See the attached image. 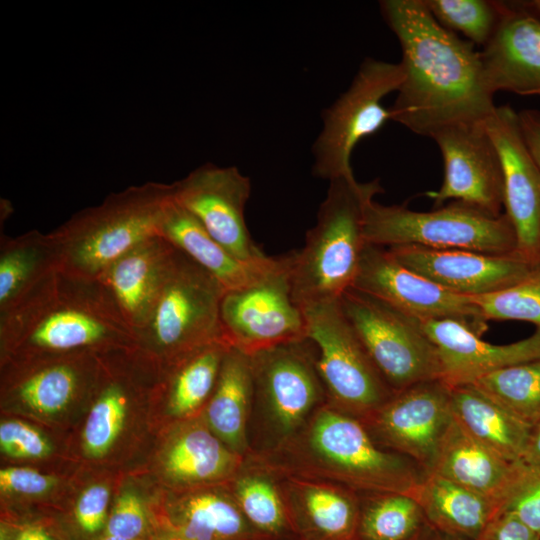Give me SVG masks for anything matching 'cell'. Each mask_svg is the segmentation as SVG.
I'll return each mask as SVG.
<instances>
[{"label":"cell","instance_id":"24","mask_svg":"<svg viewBox=\"0 0 540 540\" xmlns=\"http://www.w3.org/2000/svg\"><path fill=\"white\" fill-rule=\"evenodd\" d=\"M244 459L197 416L181 420L172 430L162 450L161 468L167 480L185 492L228 483Z\"/></svg>","mask_w":540,"mask_h":540},{"label":"cell","instance_id":"9","mask_svg":"<svg viewBox=\"0 0 540 540\" xmlns=\"http://www.w3.org/2000/svg\"><path fill=\"white\" fill-rule=\"evenodd\" d=\"M307 338L317 349V369L327 402L363 421L395 393L380 374L339 299L301 309Z\"/></svg>","mask_w":540,"mask_h":540},{"label":"cell","instance_id":"32","mask_svg":"<svg viewBox=\"0 0 540 540\" xmlns=\"http://www.w3.org/2000/svg\"><path fill=\"white\" fill-rule=\"evenodd\" d=\"M229 348L223 342L212 343L162 367L161 387L170 416L179 421L200 416Z\"/></svg>","mask_w":540,"mask_h":540},{"label":"cell","instance_id":"20","mask_svg":"<svg viewBox=\"0 0 540 540\" xmlns=\"http://www.w3.org/2000/svg\"><path fill=\"white\" fill-rule=\"evenodd\" d=\"M418 322L436 347L441 379L450 386L471 384L498 369L540 359V328L523 340L495 345L457 320Z\"/></svg>","mask_w":540,"mask_h":540},{"label":"cell","instance_id":"33","mask_svg":"<svg viewBox=\"0 0 540 540\" xmlns=\"http://www.w3.org/2000/svg\"><path fill=\"white\" fill-rule=\"evenodd\" d=\"M60 268L49 233L31 230L0 238V314L19 302L50 273Z\"/></svg>","mask_w":540,"mask_h":540},{"label":"cell","instance_id":"15","mask_svg":"<svg viewBox=\"0 0 540 540\" xmlns=\"http://www.w3.org/2000/svg\"><path fill=\"white\" fill-rule=\"evenodd\" d=\"M172 184L175 200L233 257L250 264L268 259L249 233L251 181L237 167L206 163Z\"/></svg>","mask_w":540,"mask_h":540},{"label":"cell","instance_id":"22","mask_svg":"<svg viewBox=\"0 0 540 540\" xmlns=\"http://www.w3.org/2000/svg\"><path fill=\"white\" fill-rule=\"evenodd\" d=\"M176 252L166 239L154 236L122 255L98 278L135 336L154 308Z\"/></svg>","mask_w":540,"mask_h":540},{"label":"cell","instance_id":"26","mask_svg":"<svg viewBox=\"0 0 540 540\" xmlns=\"http://www.w3.org/2000/svg\"><path fill=\"white\" fill-rule=\"evenodd\" d=\"M159 235L211 273L227 290L247 287L275 270L283 256L245 263L228 253L173 197L165 207Z\"/></svg>","mask_w":540,"mask_h":540},{"label":"cell","instance_id":"11","mask_svg":"<svg viewBox=\"0 0 540 540\" xmlns=\"http://www.w3.org/2000/svg\"><path fill=\"white\" fill-rule=\"evenodd\" d=\"M339 304L394 392L441 379L437 349L417 320L353 287L341 295Z\"/></svg>","mask_w":540,"mask_h":540},{"label":"cell","instance_id":"34","mask_svg":"<svg viewBox=\"0 0 540 540\" xmlns=\"http://www.w3.org/2000/svg\"><path fill=\"white\" fill-rule=\"evenodd\" d=\"M428 523L417 500L408 494H360L355 540H410Z\"/></svg>","mask_w":540,"mask_h":540},{"label":"cell","instance_id":"36","mask_svg":"<svg viewBox=\"0 0 540 540\" xmlns=\"http://www.w3.org/2000/svg\"><path fill=\"white\" fill-rule=\"evenodd\" d=\"M434 19L447 30L463 34L484 47L494 35L505 3L489 0H424Z\"/></svg>","mask_w":540,"mask_h":540},{"label":"cell","instance_id":"6","mask_svg":"<svg viewBox=\"0 0 540 540\" xmlns=\"http://www.w3.org/2000/svg\"><path fill=\"white\" fill-rule=\"evenodd\" d=\"M250 361L249 455H261L293 437L327 396L317 369V349L309 338L256 352Z\"/></svg>","mask_w":540,"mask_h":540},{"label":"cell","instance_id":"47","mask_svg":"<svg viewBox=\"0 0 540 540\" xmlns=\"http://www.w3.org/2000/svg\"><path fill=\"white\" fill-rule=\"evenodd\" d=\"M524 5L540 17V0L525 2Z\"/></svg>","mask_w":540,"mask_h":540},{"label":"cell","instance_id":"46","mask_svg":"<svg viewBox=\"0 0 540 540\" xmlns=\"http://www.w3.org/2000/svg\"><path fill=\"white\" fill-rule=\"evenodd\" d=\"M436 534V530L427 524L417 535L410 540H432Z\"/></svg>","mask_w":540,"mask_h":540},{"label":"cell","instance_id":"31","mask_svg":"<svg viewBox=\"0 0 540 540\" xmlns=\"http://www.w3.org/2000/svg\"><path fill=\"white\" fill-rule=\"evenodd\" d=\"M227 487L245 518L266 540H299L279 476L271 469L247 456Z\"/></svg>","mask_w":540,"mask_h":540},{"label":"cell","instance_id":"2","mask_svg":"<svg viewBox=\"0 0 540 540\" xmlns=\"http://www.w3.org/2000/svg\"><path fill=\"white\" fill-rule=\"evenodd\" d=\"M5 360L80 351L101 353L137 345L98 279L58 268L0 314Z\"/></svg>","mask_w":540,"mask_h":540},{"label":"cell","instance_id":"40","mask_svg":"<svg viewBox=\"0 0 540 540\" xmlns=\"http://www.w3.org/2000/svg\"><path fill=\"white\" fill-rule=\"evenodd\" d=\"M0 449L12 458L37 459L50 454L49 440L31 425L8 420L0 425Z\"/></svg>","mask_w":540,"mask_h":540},{"label":"cell","instance_id":"44","mask_svg":"<svg viewBox=\"0 0 540 540\" xmlns=\"http://www.w3.org/2000/svg\"><path fill=\"white\" fill-rule=\"evenodd\" d=\"M518 117L526 144L540 167V111L524 109Z\"/></svg>","mask_w":540,"mask_h":540},{"label":"cell","instance_id":"27","mask_svg":"<svg viewBox=\"0 0 540 540\" xmlns=\"http://www.w3.org/2000/svg\"><path fill=\"white\" fill-rule=\"evenodd\" d=\"M522 461H509L468 435L453 421L432 470L496 503L499 507L515 483Z\"/></svg>","mask_w":540,"mask_h":540},{"label":"cell","instance_id":"42","mask_svg":"<svg viewBox=\"0 0 540 540\" xmlns=\"http://www.w3.org/2000/svg\"><path fill=\"white\" fill-rule=\"evenodd\" d=\"M1 540H65L55 525L40 519L5 521L1 525Z\"/></svg>","mask_w":540,"mask_h":540},{"label":"cell","instance_id":"17","mask_svg":"<svg viewBox=\"0 0 540 540\" xmlns=\"http://www.w3.org/2000/svg\"><path fill=\"white\" fill-rule=\"evenodd\" d=\"M503 175L505 215L517 238L516 253L533 265L540 263V167L524 139L518 113L496 106L485 122Z\"/></svg>","mask_w":540,"mask_h":540},{"label":"cell","instance_id":"35","mask_svg":"<svg viewBox=\"0 0 540 540\" xmlns=\"http://www.w3.org/2000/svg\"><path fill=\"white\" fill-rule=\"evenodd\" d=\"M471 384L526 425L540 421V359L498 369Z\"/></svg>","mask_w":540,"mask_h":540},{"label":"cell","instance_id":"29","mask_svg":"<svg viewBox=\"0 0 540 540\" xmlns=\"http://www.w3.org/2000/svg\"><path fill=\"white\" fill-rule=\"evenodd\" d=\"M413 497L437 532L477 540L499 514L490 499L435 473H426Z\"/></svg>","mask_w":540,"mask_h":540},{"label":"cell","instance_id":"39","mask_svg":"<svg viewBox=\"0 0 540 540\" xmlns=\"http://www.w3.org/2000/svg\"><path fill=\"white\" fill-rule=\"evenodd\" d=\"M110 492L103 484L86 488L73 509V533L77 540H96L104 531L110 511Z\"/></svg>","mask_w":540,"mask_h":540},{"label":"cell","instance_id":"37","mask_svg":"<svg viewBox=\"0 0 540 540\" xmlns=\"http://www.w3.org/2000/svg\"><path fill=\"white\" fill-rule=\"evenodd\" d=\"M470 298L487 322L526 321L540 328V263L515 284L494 293Z\"/></svg>","mask_w":540,"mask_h":540},{"label":"cell","instance_id":"41","mask_svg":"<svg viewBox=\"0 0 540 540\" xmlns=\"http://www.w3.org/2000/svg\"><path fill=\"white\" fill-rule=\"evenodd\" d=\"M55 478L26 467H8L0 471V488L4 492L36 496L49 491Z\"/></svg>","mask_w":540,"mask_h":540},{"label":"cell","instance_id":"5","mask_svg":"<svg viewBox=\"0 0 540 540\" xmlns=\"http://www.w3.org/2000/svg\"><path fill=\"white\" fill-rule=\"evenodd\" d=\"M173 184L146 182L109 194L101 204L74 213L50 232L60 268L87 278L99 276L118 258L159 235Z\"/></svg>","mask_w":540,"mask_h":540},{"label":"cell","instance_id":"3","mask_svg":"<svg viewBox=\"0 0 540 540\" xmlns=\"http://www.w3.org/2000/svg\"><path fill=\"white\" fill-rule=\"evenodd\" d=\"M273 472L336 484L359 494L413 496L426 472L377 445L361 421L326 402L277 449L248 455Z\"/></svg>","mask_w":540,"mask_h":540},{"label":"cell","instance_id":"7","mask_svg":"<svg viewBox=\"0 0 540 540\" xmlns=\"http://www.w3.org/2000/svg\"><path fill=\"white\" fill-rule=\"evenodd\" d=\"M225 292L211 273L177 249L154 308L136 333L137 345L163 367L209 344L226 343L220 318Z\"/></svg>","mask_w":540,"mask_h":540},{"label":"cell","instance_id":"30","mask_svg":"<svg viewBox=\"0 0 540 540\" xmlns=\"http://www.w3.org/2000/svg\"><path fill=\"white\" fill-rule=\"evenodd\" d=\"M451 410L455 422L476 441L509 461H522L530 426L474 385L451 386Z\"/></svg>","mask_w":540,"mask_h":540},{"label":"cell","instance_id":"28","mask_svg":"<svg viewBox=\"0 0 540 540\" xmlns=\"http://www.w3.org/2000/svg\"><path fill=\"white\" fill-rule=\"evenodd\" d=\"M251 402L250 355L230 347L200 417L225 445L244 458L250 454L248 427Z\"/></svg>","mask_w":540,"mask_h":540},{"label":"cell","instance_id":"23","mask_svg":"<svg viewBox=\"0 0 540 540\" xmlns=\"http://www.w3.org/2000/svg\"><path fill=\"white\" fill-rule=\"evenodd\" d=\"M277 475L299 540L356 539L359 493L328 482Z\"/></svg>","mask_w":540,"mask_h":540},{"label":"cell","instance_id":"8","mask_svg":"<svg viewBox=\"0 0 540 540\" xmlns=\"http://www.w3.org/2000/svg\"><path fill=\"white\" fill-rule=\"evenodd\" d=\"M364 236L366 244L384 248L414 245L489 254L517 249L515 230L505 213L493 215L459 201L416 211L373 200L366 209Z\"/></svg>","mask_w":540,"mask_h":540},{"label":"cell","instance_id":"10","mask_svg":"<svg viewBox=\"0 0 540 540\" xmlns=\"http://www.w3.org/2000/svg\"><path fill=\"white\" fill-rule=\"evenodd\" d=\"M404 80L401 63L366 58L350 86L322 113V129L313 146V174L325 180L353 173L351 155L363 138L391 120L382 100Z\"/></svg>","mask_w":540,"mask_h":540},{"label":"cell","instance_id":"43","mask_svg":"<svg viewBox=\"0 0 540 540\" xmlns=\"http://www.w3.org/2000/svg\"><path fill=\"white\" fill-rule=\"evenodd\" d=\"M477 540H540V536L509 513H499Z\"/></svg>","mask_w":540,"mask_h":540},{"label":"cell","instance_id":"25","mask_svg":"<svg viewBox=\"0 0 540 540\" xmlns=\"http://www.w3.org/2000/svg\"><path fill=\"white\" fill-rule=\"evenodd\" d=\"M158 540H266L248 522L227 483L185 491L157 524Z\"/></svg>","mask_w":540,"mask_h":540},{"label":"cell","instance_id":"21","mask_svg":"<svg viewBox=\"0 0 540 540\" xmlns=\"http://www.w3.org/2000/svg\"><path fill=\"white\" fill-rule=\"evenodd\" d=\"M479 54L492 94L540 95V17L524 4L505 3L494 35Z\"/></svg>","mask_w":540,"mask_h":540},{"label":"cell","instance_id":"18","mask_svg":"<svg viewBox=\"0 0 540 540\" xmlns=\"http://www.w3.org/2000/svg\"><path fill=\"white\" fill-rule=\"evenodd\" d=\"M407 268L458 295L476 297L507 288L532 269L517 253L489 254L414 245L386 248Z\"/></svg>","mask_w":540,"mask_h":540},{"label":"cell","instance_id":"19","mask_svg":"<svg viewBox=\"0 0 540 540\" xmlns=\"http://www.w3.org/2000/svg\"><path fill=\"white\" fill-rule=\"evenodd\" d=\"M7 395L30 411L53 415L65 411L93 388L98 353L80 351L8 359Z\"/></svg>","mask_w":540,"mask_h":540},{"label":"cell","instance_id":"14","mask_svg":"<svg viewBox=\"0 0 540 540\" xmlns=\"http://www.w3.org/2000/svg\"><path fill=\"white\" fill-rule=\"evenodd\" d=\"M352 287L418 321L457 320L479 335L487 329V321L470 297L407 268L384 247L366 244Z\"/></svg>","mask_w":540,"mask_h":540},{"label":"cell","instance_id":"4","mask_svg":"<svg viewBox=\"0 0 540 540\" xmlns=\"http://www.w3.org/2000/svg\"><path fill=\"white\" fill-rule=\"evenodd\" d=\"M383 191L378 179L359 182L353 173L329 181L303 248L288 254L291 293L300 309L336 301L352 287L366 246V209Z\"/></svg>","mask_w":540,"mask_h":540},{"label":"cell","instance_id":"45","mask_svg":"<svg viewBox=\"0 0 540 540\" xmlns=\"http://www.w3.org/2000/svg\"><path fill=\"white\" fill-rule=\"evenodd\" d=\"M522 462L540 466V421L530 427Z\"/></svg>","mask_w":540,"mask_h":540},{"label":"cell","instance_id":"13","mask_svg":"<svg viewBox=\"0 0 540 540\" xmlns=\"http://www.w3.org/2000/svg\"><path fill=\"white\" fill-rule=\"evenodd\" d=\"M453 421L451 386L439 378L395 392L361 422L377 445L429 473Z\"/></svg>","mask_w":540,"mask_h":540},{"label":"cell","instance_id":"48","mask_svg":"<svg viewBox=\"0 0 540 540\" xmlns=\"http://www.w3.org/2000/svg\"><path fill=\"white\" fill-rule=\"evenodd\" d=\"M432 540H462V539L445 535L436 531V534Z\"/></svg>","mask_w":540,"mask_h":540},{"label":"cell","instance_id":"38","mask_svg":"<svg viewBox=\"0 0 540 540\" xmlns=\"http://www.w3.org/2000/svg\"><path fill=\"white\" fill-rule=\"evenodd\" d=\"M499 513L514 515L540 536V466L523 464Z\"/></svg>","mask_w":540,"mask_h":540},{"label":"cell","instance_id":"12","mask_svg":"<svg viewBox=\"0 0 540 540\" xmlns=\"http://www.w3.org/2000/svg\"><path fill=\"white\" fill-rule=\"evenodd\" d=\"M220 318L225 342L248 355L307 338L303 312L291 293L288 255L259 281L227 290Z\"/></svg>","mask_w":540,"mask_h":540},{"label":"cell","instance_id":"1","mask_svg":"<svg viewBox=\"0 0 540 540\" xmlns=\"http://www.w3.org/2000/svg\"><path fill=\"white\" fill-rule=\"evenodd\" d=\"M379 6L402 50L404 80L389 108L391 120L430 138L448 126L486 122L496 106L473 44L442 27L424 0Z\"/></svg>","mask_w":540,"mask_h":540},{"label":"cell","instance_id":"16","mask_svg":"<svg viewBox=\"0 0 540 540\" xmlns=\"http://www.w3.org/2000/svg\"><path fill=\"white\" fill-rule=\"evenodd\" d=\"M431 138L437 144L444 162L440 189L427 193L434 201V208L454 200L493 215L502 214V169L485 122L448 126Z\"/></svg>","mask_w":540,"mask_h":540}]
</instances>
